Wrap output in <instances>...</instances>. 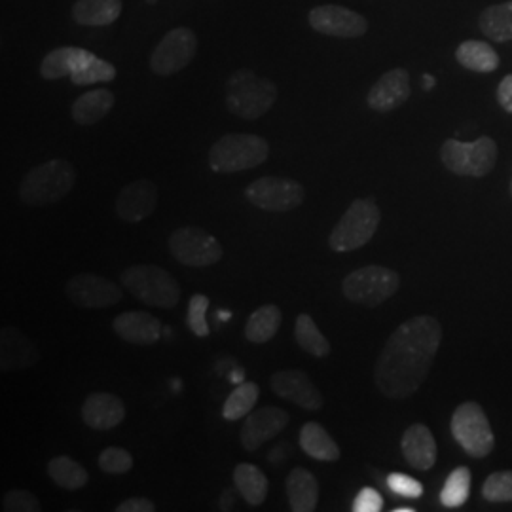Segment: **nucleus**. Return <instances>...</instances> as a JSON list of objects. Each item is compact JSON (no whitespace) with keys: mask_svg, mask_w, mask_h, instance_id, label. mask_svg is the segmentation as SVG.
Segmentation results:
<instances>
[{"mask_svg":"<svg viewBox=\"0 0 512 512\" xmlns=\"http://www.w3.org/2000/svg\"><path fill=\"white\" fill-rule=\"evenodd\" d=\"M116 78V67L109 61L97 57L90 50L78 48V54L74 59L71 80L76 86H92L99 82H112Z\"/></svg>","mask_w":512,"mask_h":512,"instance_id":"obj_25","label":"nucleus"},{"mask_svg":"<svg viewBox=\"0 0 512 512\" xmlns=\"http://www.w3.org/2000/svg\"><path fill=\"white\" fill-rule=\"evenodd\" d=\"M76 54H78L76 46H63L50 52L40 63V76L44 80H59V78L71 76Z\"/></svg>","mask_w":512,"mask_h":512,"instance_id":"obj_36","label":"nucleus"},{"mask_svg":"<svg viewBox=\"0 0 512 512\" xmlns=\"http://www.w3.org/2000/svg\"><path fill=\"white\" fill-rule=\"evenodd\" d=\"M122 0H76L73 19L82 27H109L122 14Z\"/></svg>","mask_w":512,"mask_h":512,"instance_id":"obj_24","label":"nucleus"},{"mask_svg":"<svg viewBox=\"0 0 512 512\" xmlns=\"http://www.w3.org/2000/svg\"><path fill=\"white\" fill-rule=\"evenodd\" d=\"M112 329L124 342L133 346H154L162 338V323L147 311H124L120 313Z\"/></svg>","mask_w":512,"mask_h":512,"instance_id":"obj_18","label":"nucleus"},{"mask_svg":"<svg viewBox=\"0 0 512 512\" xmlns=\"http://www.w3.org/2000/svg\"><path fill=\"white\" fill-rule=\"evenodd\" d=\"M456 59L461 67L475 73H494L499 69V55L494 46L482 40L461 42L456 50Z\"/></svg>","mask_w":512,"mask_h":512,"instance_id":"obj_28","label":"nucleus"},{"mask_svg":"<svg viewBox=\"0 0 512 512\" xmlns=\"http://www.w3.org/2000/svg\"><path fill=\"white\" fill-rule=\"evenodd\" d=\"M304 186L283 177H262L245 188V198L268 213H287L304 202Z\"/></svg>","mask_w":512,"mask_h":512,"instance_id":"obj_11","label":"nucleus"},{"mask_svg":"<svg viewBox=\"0 0 512 512\" xmlns=\"http://www.w3.org/2000/svg\"><path fill=\"white\" fill-rule=\"evenodd\" d=\"M440 160L454 175L484 177L497 162V145L492 137H480L473 143L448 139L440 148Z\"/></svg>","mask_w":512,"mask_h":512,"instance_id":"obj_8","label":"nucleus"},{"mask_svg":"<svg viewBox=\"0 0 512 512\" xmlns=\"http://www.w3.org/2000/svg\"><path fill=\"white\" fill-rule=\"evenodd\" d=\"M243 376H245V374H243V370H241V368H239V370H234V372H232V376H230V380H232V382H234V385L243 384Z\"/></svg>","mask_w":512,"mask_h":512,"instance_id":"obj_47","label":"nucleus"},{"mask_svg":"<svg viewBox=\"0 0 512 512\" xmlns=\"http://www.w3.org/2000/svg\"><path fill=\"white\" fill-rule=\"evenodd\" d=\"M395 512H414V509H403L401 507V509H395Z\"/></svg>","mask_w":512,"mask_h":512,"instance_id":"obj_48","label":"nucleus"},{"mask_svg":"<svg viewBox=\"0 0 512 512\" xmlns=\"http://www.w3.org/2000/svg\"><path fill=\"white\" fill-rule=\"evenodd\" d=\"M76 181L74 165L67 160H50L33 167L19 184V200L29 207H46L61 202Z\"/></svg>","mask_w":512,"mask_h":512,"instance_id":"obj_2","label":"nucleus"},{"mask_svg":"<svg viewBox=\"0 0 512 512\" xmlns=\"http://www.w3.org/2000/svg\"><path fill=\"white\" fill-rule=\"evenodd\" d=\"M76 306L86 310H105L122 300V289L101 275L78 274L65 287Z\"/></svg>","mask_w":512,"mask_h":512,"instance_id":"obj_14","label":"nucleus"},{"mask_svg":"<svg viewBox=\"0 0 512 512\" xmlns=\"http://www.w3.org/2000/svg\"><path fill=\"white\" fill-rule=\"evenodd\" d=\"M423 88H425V92H429L431 88H435V78H433L431 74H425V76H423Z\"/></svg>","mask_w":512,"mask_h":512,"instance_id":"obj_46","label":"nucleus"},{"mask_svg":"<svg viewBox=\"0 0 512 512\" xmlns=\"http://www.w3.org/2000/svg\"><path fill=\"white\" fill-rule=\"evenodd\" d=\"M308 23L313 31L327 37L359 38L368 31L365 16L338 4H325L313 8L308 14Z\"/></svg>","mask_w":512,"mask_h":512,"instance_id":"obj_13","label":"nucleus"},{"mask_svg":"<svg viewBox=\"0 0 512 512\" xmlns=\"http://www.w3.org/2000/svg\"><path fill=\"white\" fill-rule=\"evenodd\" d=\"M169 251L177 262L190 268H209L224 255L219 239L196 226H184L171 234Z\"/></svg>","mask_w":512,"mask_h":512,"instance_id":"obj_10","label":"nucleus"},{"mask_svg":"<svg viewBox=\"0 0 512 512\" xmlns=\"http://www.w3.org/2000/svg\"><path fill=\"white\" fill-rule=\"evenodd\" d=\"M234 505H236V495H234V490L226 488V490L222 492V495H220L219 509L220 511H232V509H234Z\"/></svg>","mask_w":512,"mask_h":512,"instance_id":"obj_45","label":"nucleus"},{"mask_svg":"<svg viewBox=\"0 0 512 512\" xmlns=\"http://www.w3.org/2000/svg\"><path fill=\"white\" fill-rule=\"evenodd\" d=\"M450 427L456 442L471 458H486L494 450V431L480 404H459Z\"/></svg>","mask_w":512,"mask_h":512,"instance_id":"obj_9","label":"nucleus"},{"mask_svg":"<svg viewBox=\"0 0 512 512\" xmlns=\"http://www.w3.org/2000/svg\"><path fill=\"white\" fill-rule=\"evenodd\" d=\"M156 511V505H154V501H150V499H145V497H131V499H126V501H122L118 507H116V512H154Z\"/></svg>","mask_w":512,"mask_h":512,"instance_id":"obj_43","label":"nucleus"},{"mask_svg":"<svg viewBox=\"0 0 512 512\" xmlns=\"http://www.w3.org/2000/svg\"><path fill=\"white\" fill-rule=\"evenodd\" d=\"M48 475L54 480L55 486L69 490V492H76L90 482L88 471L69 456H57V458L50 459Z\"/></svg>","mask_w":512,"mask_h":512,"instance_id":"obj_32","label":"nucleus"},{"mask_svg":"<svg viewBox=\"0 0 512 512\" xmlns=\"http://www.w3.org/2000/svg\"><path fill=\"white\" fill-rule=\"evenodd\" d=\"M198 52V37L188 27L169 31L150 55V69L158 76L181 73Z\"/></svg>","mask_w":512,"mask_h":512,"instance_id":"obj_12","label":"nucleus"},{"mask_svg":"<svg viewBox=\"0 0 512 512\" xmlns=\"http://www.w3.org/2000/svg\"><path fill=\"white\" fill-rule=\"evenodd\" d=\"M99 469L107 475H124L133 469V456L124 448L110 446L99 456Z\"/></svg>","mask_w":512,"mask_h":512,"instance_id":"obj_38","label":"nucleus"},{"mask_svg":"<svg viewBox=\"0 0 512 512\" xmlns=\"http://www.w3.org/2000/svg\"><path fill=\"white\" fill-rule=\"evenodd\" d=\"M480 31L495 42L512 40V0L486 8L478 19Z\"/></svg>","mask_w":512,"mask_h":512,"instance_id":"obj_31","label":"nucleus"},{"mask_svg":"<svg viewBox=\"0 0 512 512\" xmlns=\"http://www.w3.org/2000/svg\"><path fill=\"white\" fill-rule=\"evenodd\" d=\"M116 103L110 90H93L80 95L71 107V116L78 126H93L101 122Z\"/></svg>","mask_w":512,"mask_h":512,"instance_id":"obj_26","label":"nucleus"},{"mask_svg":"<svg viewBox=\"0 0 512 512\" xmlns=\"http://www.w3.org/2000/svg\"><path fill=\"white\" fill-rule=\"evenodd\" d=\"M382 220L380 207L374 200H355L332 228L329 238V247L336 253H349L365 247L370 239L374 238Z\"/></svg>","mask_w":512,"mask_h":512,"instance_id":"obj_6","label":"nucleus"},{"mask_svg":"<svg viewBox=\"0 0 512 512\" xmlns=\"http://www.w3.org/2000/svg\"><path fill=\"white\" fill-rule=\"evenodd\" d=\"M124 289L139 302L171 310L181 302V287L175 277L156 264H137L122 274Z\"/></svg>","mask_w":512,"mask_h":512,"instance_id":"obj_5","label":"nucleus"},{"mask_svg":"<svg viewBox=\"0 0 512 512\" xmlns=\"http://www.w3.org/2000/svg\"><path fill=\"white\" fill-rule=\"evenodd\" d=\"M442 340L435 317L418 315L404 321L385 344L376 366L374 384L387 399L414 395L429 376Z\"/></svg>","mask_w":512,"mask_h":512,"instance_id":"obj_1","label":"nucleus"},{"mask_svg":"<svg viewBox=\"0 0 512 512\" xmlns=\"http://www.w3.org/2000/svg\"><path fill=\"white\" fill-rule=\"evenodd\" d=\"M258 397H260V387L255 382L239 384L222 406L224 420L238 421L241 418H247L255 410Z\"/></svg>","mask_w":512,"mask_h":512,"instance_id":"obj_34","label":"nucleus"},{"mask_svg":"<svg viewBox=\"0 0 512 512\" xmlns=\"http://www.w3.org/2000/svg\"><path fill=\"white\" fill-rule=\"evenodd\" d=\"M40 359L33 340L16 327H2L0 332V368L8 370H27L35 366Z\"/></svg>","mask_w":512,"mask_h":512,"instance_id":"obj_20","label":"nucleus"},{"mask_svg":"<svg viewBox=\"0 0 512 512\" xmlns=\"http://www.w3.org/2000/svg\"><path fill=\"white\" fill-rule=\"evenodd\" d=\"M270 385L279 399L298 404L304 410L315 412L323 408V395L304 370H298V368L279 370L272 374Z\"/></svg>","mask_w":512,"mask_h":512,"instance_id":"obj_15","label":"nucleus"},{"mask_svg":"<svg viewBox=\"0 0 512 512\" xmlns=\"http://www.w3.org/2000/svg\"><path fill=\"white\" fill-rule=\"evenodd\" d=\"M289 420L291 418L285 410L277 406H264L245 418L239 440L247 452H255L268 440L275 439L289 425Z\"/></svg>","mask_w":512,"mask_h":512,"instance_id":"obj_17","label":"nucleus"},{"mask_svg":"<svg viewBox=\"0 0 512 512\" xmlns=\"http://www.w3.org/2000/svg\"><path fill=\"white\" fill-rule=\"evenodd\" d=\"M268 156L266 139L253 133H228L209 150V167L215 173H239L264 164Z\"/></svg>","mask_w":512,"mask_h":512,"instance_id":"obj_4","label":"nucleus"},{"mask_svg":"<svg viewBox=\"0 0 512 512\" xmlns=\"http://www.w3.org/2000/svg\"><path fill=\"white\" fill-rule=\"evenodd\" d=\"M287 499L294 512H313L319 501L317 478L308 469L296 467L287 476Z\"/></svg>","mask_w":512,"mask_h":512,"instance_id":"obj_23","label":"nucleus"},{"mask_svg":"<svg viewBox=\"0 0 512 512\" xmlns=\"http://www.w3.org/2000/svg\"><path fill=\"white\" fill-rule=\"evenodd\" d=\"M471 494V471L469 467H458L452 471L444 482V488L440 492V503L448 509H458L465 505Z\"/></svg>","mask_w":512,"mask_h":512,"instance_id":"obj_35","label":"nucleus"},{"mask_svg":"<svg viewBox=\"0 0 512 512\" xmlns=\"http://www.w3.org/2000/svg\"><path fill=\"white\" fill-rule=\"evenodd\" d=\"M300 448L317 461H338L340 448L321 423L310 421L300 429Z\"/></svg>","mask_w":512,"mask_h":512,"instance_id":"obj_27","label":"nucleus"},{"mask_svg":"<svg viewBox=\"0 0 512 512\" xmlns=\"http://www.w3.org/2000/svg\"><path fill=\"white\" fill-rule=\"evenodd\" d=\"M511 196H512V179H511Z\"/></svg>","mask_w":512,"mask_h":512,"instance_id":"obj_51","label":"nucleus"},{"mask_svg":"<svg viewBox=\"0 0 512 512\" xmlns=\"http://www.w3.org/2000/svg\"><path fill=\"white\" fill-rule=\"evenodd\" d=\"M207 308H209V298L205 294H194L190 298V304H188V327L200 338L209 336V325H207V319H205Z\"/></svg>","mask_w":512,"mask_h":512,"instance_id":"obj_39","label":"nucleus"},{"mask_svg":"<svg viewBox=\"0 0 512 512\" xmlns=\"http://www.w3.org/2000/svg\"><path fill=\"white\" fill-rule=\"evenodd\" d=\"M497 101L503 109L512 114V74L505 76L497 88Z\"/></svg>","mask_w":512,"mask_h":512,"instance_id":"obj_44","label":"nucleus"},{"mask_svg":"<svg viewBox=\"0 0 512 512\" xmlns=\"http://www.w3.org/2000/svg\"><path fill=\"white\" fill-rule=\"evenodd\" d=\"M277 86L249 69H239L226 84V107L241 120H258L277 101Z\"/></svg>","mask_w":512,"mask_h":512,"instance_id":"obj_3","label":"nucleus"},{"mask_svg":"<svg viewBox=\"0 0 512 512\" xmlns=\"http://www.w3.org/2000/svg\"><path fill=\"white\" fill-rule=\"evenodd\" d=\"M404 459L416 471H429L437 461V442L427 425L416 423L404 431L401 440Z\"/></svg>","mask_w":512,"mask_h":512,"instance_id":"obj_22","label":"nucleus"},{"mask_svg":"<svg viewBox=\"0 0 512 512\" xmlns=\"http://www.w3.org/2000/svg\"><path fill=\"white\" fill-rule=\"evenodd\" d=\"M82 420L95 431H110L126 420V406L112 393H92L82 404Z\"/></svg>","mask_w":512,"mask_h":512,"instance_id":"obj_21","label":"nucleus"},{"mask_svg":"<svg viewBox=\"0 0 512 512\" xmlns=\"http://www.w3.org/2000/svg\"><path fill=\"white\" fill-rule=\"evenodd\" d=\"M154 2H156V0H148V4H154Z\"/></svg>","mask_w":512,"mask_h":512,"instance_id":"obj_50","label":"nucleus"},{"mask_svg":"<svg viewBox=\"0 0 512 512\" xmlns=\"http://www.w3.org/2000/svg\"><path fill=\"white\" fill-rule=\"evenodd\" d=\"M482 495L490 503H511L512 501V471H499L488 476Z\"/></svg>","mask_w":512,"mask_h":512,"instance_id":"obj_37","label":"nucleus"},{"mask_svg":"<svg viewBox=\"0 0 512 512\" xmlns=\"http://www.w3.org/2000/svg\"><path fill=\"white\" fill-rule=\"evenodd\" d=\"M410 74L404 69H393L370 88L368 92V107L376 112H391L403 107L410 97Z\"/></svg>","mask_w":512,"mask_h":512,"instance_id":"obj_19","label":"nucleus"},{"mask_svg":"<svg viewBox=\"0 0 512 512\" xmlns=\"http://www.w3.org/2000/svg\"><path fill=\"white\" fill-rule=\"evenodd\" d=\"M158 200H160L158 186L148 179H139L126 184L120 190L114 203V213L118 219L137 224L156 211Z\"/></svg>","mask_w":512,"mask_h":512,"instance_id":"obj_16","label":"nucleus"},{"mask_svg":"<svg viewBox=\"0 0 512 512\" xmlns=\"http://www.w3.org/2000/svg\"><path fill=\"white\" fill-rule=\"evenodd\" d=\"M281 321H283V315L277 306L274 304L260 306L258 310L251 313V317L245 323V338L251 344H266L277 334Z\"/></svg>","mask_w":512,"mask_h":512,"instance_id":"obj_30","label":"nucleus"},{"mask_svg":"<svg viewBox=\"0 0 512 512\" xmlns=\"http://www.w3.org/2000/svg\"><path fill=\"white\" fill-rule=\"evenodd\" d=\"M401 287V275L385 266H365L344 279L342 293L349 302L376 308L387 302Z\"/></svg>","mask_w":512,"mask_h":512,"instance_id":"obj_7","label":"nucleus"},{"mask_svg":"<svg viewBox=\"0 0 512 512\" xmlns=\"http://www.w3.org/2000/svg\"><path fill=\"white\" fill-rule=\"evenodd\" d=\"M384 509V497L374 488H363L353 501L355 512H380Z\"/></svg>","mask_w":512,"mask_h":512,"instance_id":"obj_42","label":"nucleus"},{"mask_svg":"<svg viewBox=\"0 0 512 512\" xmlns=\"http://www.w3.org/2000/svg\"><path fill=\"white\" fill-rule=\"evenodd\" d=\"M234 484L247 505L260 507L268 495V478L251 463H239L234 469Z\"/></svg>","mask_w":512,"mask_h":512,"instance_id":"obj_29","label":"nucleus"},{"mask_svg":"<svg viewBox=\"0 0 512 512\" xmlns=\"http://www.w3.org/2000/svg\"><path fill=\"white\" fill-rule=\"evenodd\" d=\"M219 317H222V319H228V317H230V313H219Z\"/></svg>","mask_w":512,"mask_h":512,"instance_id":"obj_49","label":"nucleus"},{"mask_svg":"<svg viewBox=\"0 0 512 512\" xmlns=\"http://www.w3.org/2000/svg\"><path fill=\"white\" fill-rule=\"evenodd\" d=\"M387 488L393 494L408 497V499H420L423 495V484L414 480L412 476L401 475V473H393L387 476Z\"/></svg>","mask_w":512,"mask_h":512,"instance_id":"obj_41","label":"nucleus"},{"mask_svg":"<svg viewBox=\"0 0 512 512\" xmlns=\"http://www.w3.org/2000/svg\"><path fill=\"white\" fill-rule=\"evenodd\" d=\"M2 509L6 512H38L40 501L27 490H12L2 497Z\"/></svg>","mask_w":512,"mask_h":512,"instance_id":"obj_40","label":"nucleus"},{"mask_svg":"<svg viewBox=\"0 0 512 512\" xmlns=\"http://www.w3.org/2000/svg\"><path fill=\"white\" fill-rule=\"evenodd\" d=\"M294 340L306 353H310L317 359H323L330 353L329 340L325 338V334L319 330L317 323L313 321V317L308 313H300L296 317Z\"/></svg>","mask_w":512,"mask_h":512,"instance_id":"obj_33","label":"nucleus"}]
</instances>
